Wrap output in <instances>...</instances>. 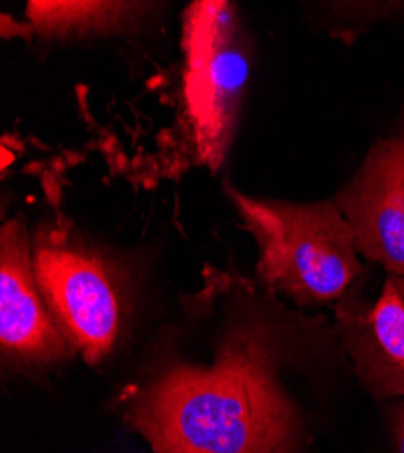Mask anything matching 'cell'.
<instances>
[{
    "mask_svg": "<svg viewBox=\"0 0 404 453\" xmlns=\"http://www.w3.org/2000/svg\"><path fill=\"white\" fill-rule=\"evenodd\" d=\"M260 283L217 269L181 303L117 397L151 453H300L285 381L290 325Z\"/></svg>",
    "mask_w": 404,
    "mask_h": 453,
    "instance_id": "6da1fadb",
    "label": "cell"
},
{
    "mask_svg": "<svg viewBox=\"0 0 404 453\" xmlns=\"http://www.w3.org/2000/svg\"><path fill=\"white\" fill-rule=\"evenodd\" d=\"M31 250L55 323L89 366L103 365L117 352L133 316L127 263L64 214L34 225Z\"/></svg>",
    "mask_w": 404,
    "mask_h": 453,
    "instance_id": "3957f363",
    "label": "cell"
},
{
    "mask_svg": "<svg viewBox=\"0 0 404 453\" xmlns=\"http://www.w3.org/2000/svg\"><path fill=\"white\" fill-rule=\"evenodd\" d=\"M158 3H48L29 0L26 17L29 35L44 44L100 42L133 39L158 20Z\"/></svg>",
    "mask_w": 404,
    "mask_h": 453,
    "instance_id": "ba28073f",
    "label": "cell"
},
{
    "mask_svg": "<svg viewBox=\"0 0 404 453\" xmlns=\"http://www.w3.org/2000/svg\"><path fill=\"white\" fill-rule=\"evenodd\" d=\"M390 425L399 453H404V401H399L390 410Z\"/></svg>",
    "mask_w": 404,
    "mask_h": 453,
    "instance_id": "9c48e42d",
    "label": "cell"
},
{
    "mask_svg": "<svg viewBox=\"0 0 404 453\" xmlns=\"http://www.w3.org/2000/svg\"><path fill=\"white\" fill-rule=\"evenodd\" d=\"M183 98L200 162L217 169L227 158L250 79V50L238 10L194 3L183 13Z\"/></svg>",
    "mask_w": 404,
    "mask_h": 453,
    "instance_id": "277c9868",
    "label": "cell"
},
{
    "mask_svg": "<svg viewBox=\"0 0 404 453\" xmlns=\"http://www.w3.org/2000/svg\"><path fill=\"white\" fill-rule=\"evenodd\" d=\"M399 138H402V140H404V126H402V131H400V134H399Z\"/></svg>",
    "mask_w": 404,
    "mask_h": 453,
    "instance_id": "30bf717a",
    "label": "cell"
},
{
    "mask_svg": "<svg viewBox=\"0 0 404 453\" xmlns=\"http://www.w3.org/2000/svg\"><path fill=\"white\" fill-rule=\"evenodd\" d=\"M0 352L4 368L19 373L51 370L77 354L36 281L31 233L22 214L0 226Z\"/></svg>",
    "mask_w": 404,
    "mask_h": 453,
    "instance_id": "5b68a950",
    "label": "cell"
},
{
    "mask_svg": "<svg viewBox=\"0 0 404 453\" xmlns=\"http://www.w3.org/2000/svg\"><path fill=\"white\" fill-rule=\"evenodd\" d=\"M225 198L258 245L262 288L300 307L338 303L359 281L362 265L348 221L334 198L286 202L254 196L229 181Z\"/></svg>",
    "mask_w": 404,
    "mask_h": 453,
    "instance_id": "7a4b0ae2",
    "label": "cell"
},
{
    "mask_svg": "<svg viewBox=\"0 0 404 453\" xmlns=\"http://www.w3.org/2000/svg\"><path fill=\"white\" fill-rule=\"evenodd\" d=\"M357 254L404 278V140L379 138L334 196Z\"/></svg>",
    "mask_w": 404,
    "mask_h": 453,
    "instance_id": "8992f818",
    "label": "cell"
},
{
    "mask_svg": "<svg viewBox=\"0 0 404 453\" xmlns=\"http://www.w3.org/2000/svg\"><path fill=\"white\" fill-rule=\"evenodd\" d=\"M336 334L366 392L404 397V278L388 274L374 303L355 285L338 301Z\"/></svg>",
    "mask_w": 404,
    "mask_h": 453,
    "instance_id": "52a82bcc",
    "label": "cell"
}]
</instances>
